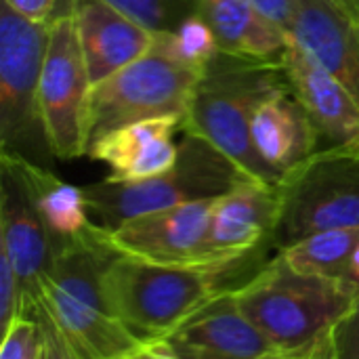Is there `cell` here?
Returning <instances> with one entry per match:
<instances>
[{
    "label": "cell",
    "instance_id": "26",
    "mask_svg": "<svg viewBox=\"0 0 359 359\" xmlns=\"http://www.w3.org/2000/svg\"><path fill=\"white\" fill-rule=\"evenodd\" d=\"M38 320H40V328H42V343H40V355L38 359H80V355L74 351V347L67 343V339L61 334V330L55 326V322L48 318V313L38 307V305H29Z\"/></svg>",
    "mask_w": 359,
    "mask_h": 359
},
{
    "label": "cell",
    "instance_id": "17",
    "mask_svg": "<svg viewBox=\"0 0 359 359\" xmlns=\"http://www.w3.org/2000/svg\"><path fill=\"white\" fill-rule=\"evenodd\" d=\"M288 34L347 86L359 105V19L334 0H294Z\"/></svg>",
    "mask_w": 359,
    "mask_h": 359
},
{
    "label": "cell",
    "instance_id": "9",
    "mask_svg": "<svg viewBox=\"0 0 359 359\" xmlns=\"http://www.w3.org/2000/svg\"><path fill=\"white\" fill-rule=\"evenodd\" d=\"M90 78L74 15L50 23L40 74V111L55 160L86 156V116Z\"/></svg>",
    "mask_w": 359,
    "mask_h": 359
},
{
    "label": "cell",
    "instance_id": "25",
    "mask_svg": "<svg viewBox=\"0 0 359 359\" xmlns=\"http://www.w3.org/2000/svg\"><path fill=\"white\" fill-rule=\"evenodd\" d=\"M332 359H359V294L349 311L330 328Z\"/></svg>",
    "mask_w": 359,
    "mask_h": 359
},
{
    "label": "cell",
    "instance_id": "8",
    "mask_svg": "<svg viewBox=\"0 0 359 359\" xmlns=\"http://www.w3.org/2000/svg\"><path fill=\"white\" fill-rule=\"evenodd\" d=\"M345 227H359V154L320 151L282 179L271 246Z\"/></svg>",
    "mask_w": 359,
    "mask_h": 359
},
{
    "label": "cell",
    "instance_id": "1",
    "mask_svg": "<svg viewBox=\"0 0 359 359\" xmlns=\"http://www.w3.org/2000/svg\"><path fill=\"white\" fill-rule=\"evenodd\" d=\"M286 86L282 67L219 53L200 74L181 133L206 139L252 181L280 187L282 177L255 149L250 124L257 107Z\"/></svg>",
    "mask_w": 359,
    "mask_h": 359
},
{
    "label": "cell",
    "instance_id": "2",
    "mask_svg": "<svg viewBox=\"0 0 359 359\" xmlns=\"http://www.w3.org/2000/svg\"><path fill=\"white\" fill-rule=\"evenodd\" d=\"M261 259V257H257ZM225 267H179L114 255L101 273L107 309L141 341H158L227 290L229 276L252 261Z\"/></svg>",
    "mask_w": 359,
    "mask_h": 359
},
{
    "label": "cell",
    "instance_id": "27",
    "mask_svg": "<svg viewBox=\"0 0 359 359\" xmlns=\"http://www.w3.org/2000/svg\"><path fill=\"white\" fill-rule=\"evenodd\" d=\"M11 8L29 21L53 23L59 17L74 15L76 0H4Z\"/></svg>",
    "mask_w": 359,
    "mask_h": 359
},
{
    "label": "cell",
    "instance_id": "6",
    "mask_svg": "<svg viewBox=\"0 0 359 359\" xmlns=\"http://www.w3.org/2000/svg\"><path fill=\"white\" fill-rule=\"evenodd\" d=\"M50 23L29 21L0 4V151L48 166V147L40 111V74Z\"/></svg>",
    "mask_w": 359,
    "mask_h": 359
},
{
    "label": "cell",
    "instance_id": "22",
    "mask_svg": "<svg viewBox=\"0 0 359 359\" xmlns=\"http://www.w3.org/2000/svg\"><path fill=\"white\" fill-rule=\"evenodd\" d=\"M156 46L175 61L198 72H202L221 53L212 29L198 13L185 19L175 32L156 34Z\"/></svg>",
    "mask_w": 359,
    "mask_h": 359
},
{
    "label": "cell",
    "instance_id": "10",
    "mask_svg": "<svg viewBox=\"0 0 359 359\" xmlns=\"http://www.w3.org/2000/svg\"><path fill=\"white\" fill-rule=\"evenodd\" d=\"M215 202L217 198L139 215L114 229L101 227V240L114 255L133 257L147 263L179 267H225L215 263L206 250V236ZM257 257L261 255L250 259Z\"/></svg>",
    "mask_w": 359,
    "mask_h": 359
},
{
    "label": "cell",
    "instance_id": "31",
    "mask_svg": "<svg viewBox=\"0 0 359 359\" xmlns=\"http://www.w3.org/2000/svg\"><path fill=\"white\" fill-rule=\"evenodd\" d=\"M334 2H337L339 6H343V8H345L347 13H351V15H353V17L358 19V11H355V0H334Z\"/></svg>",
    "mask_w": 359,
    "mask_h": 359
},
{
    "label": "cell",
    "instance_id": "5",
    "mask_svg": "<svg viewBox=\"0 0 359 359\" xmlns=\"http://www.w3.org/2000/svg\"><path fill=\"white\" fill-rule=\"evenodd\" d=\"M179 158L172 168L143 181H97L84 185L93 221L103 229L139 215L215 200L244 181H252L223 151L202 137L181 133Z\"/></svg>",
    "mask_w": 359,
    "mask_h": 359
},
{
    "label": "cell",
    "instance_id": "32",
    "mask_svg": "<svg viewBox=\"0 0 359 359\" xmlns=\"http://www.w3.org/2000/svg\"><path fill=\"white\" fill-rule=\"evenodd\" d=\"M355 11H358V19H359V0H355Z\"/></svg>",
    "mask_w": 359,
    "mask_h": 359
},
{
    "label": "cell",
    "instance_id": "19",
    "mask_svg": "<svg viewBox=\"0 0 359 359\" xmlns=\"http://www.w3.org/2000/svg\"><path fill=\"white\" fill-rule=\"evenodd\" d=\"M250 135L261 160L282 179L320 151V137L288 86L273 90L255 111Z\"/></svg>",
    "mask_w": 359,
    "mask_h": 359
},
{
    "label": "cell",
    "instance_id": "30",
    "mask_svg": "<svg viewBox=\"0 0 359 359\" xmlns=\"http://www.w3.org/2000/svg\"><path fill=\"white\" fill-rule=\"evenodd\" d=\"M130 359H175L158 341L143 343L135 353H130Z\"/></svg>",
    "mask_w": 359,
    "mask_h": 359
},
{
    "label": "cell",
    "instance_id": "28",
    "mask_svg": "<svg viewBox=\"0 0 359 359\" xmlns=\"http://www.w3.org/2000/svg\"><path fill=\"white\" fill-rule=\"evenodd\" d=\"M259 359H332V341L330 332L322 334L320 339L297 347V349H273L267 355Z\"/></svg>",
    "mask_w": 359,
    "mask_h": 359
},
{
    "label": "cell",
    "instance_id": "4",
    "mask_svg": "<svg viewBox=\"0 0 359 359\" xmlns=\"http://www.w3.org/2000/svg\"><path fill=\"white\" fill-rule=\"evenodd\" d=\"M231 294L276 349H297L330 332L358 299L359 288L301 271L276 255Z\"/></svg>",
    "mask_w": 359,
    "mask_h": 359
},
{
    "label": "cell",
    "instance_id": "12",
    "mask_svg": "<svg viewBox=\"0 0 359 359\" xmlns=\"http://www.w3.org/2000/svg\"><path fill=\"white\" fill-rule=\"evenodd\" d=\"M158 343L175 359H259L276 349L246 318L231 290L212 299Z\"/></svg>",
    "mask_w": 359,
    "mask_h": 359
},
{
    "label": "cell",
    "instance_id": "18",
    "mask_svg": "<svg viewBox=\"0 0 359 359\" xmlns=\"http://www.w3.org/2000/svg\"><path fill=\"white\" fill-rule=\"evenodd\" d=\"M0 162H6L23 183L48 231L53 250L97 238L99 225L90 217L82 187L65 183L48 166L34 164L13 154L0 151Z\"/></svg>",
    "mask_w": 359,
    "mask_h": 359
},
{
    "label": "cell",
    "instance_id": "29",
    "mask_svg": "<svg viewBox=\"0 0 359 359\" xmlns=\"http://www.w3.org/2000/svg\"><path fill=\"white\" fill-rule=\"evenodd\" d=\"M252 2L286 32L290 29L292 15H294V0H252Z\"/></svg>",
    "mask_w": 359,
    "mask_h": 359
},
{
    "label": "cell",
    "instance_id": "15",
    "mask_svg": "<svg viewBox=\"0 0 359 359\" xmlns=\"http://www.w3.org/2000/svg\"><path fill=\"white\" fill-rule=\"evenodd\" d=\"M74 19L90 84H99L147 55L156 34L105 0H76Z\"/></svg>",
    "mask_w": 359,
    "mask_h": 359
},
{
    "label": "cell",
    "instance_id": "16",
    "mask_svg": "<svg viewBox=\"0 0 359 359\" xmlns=\"http://www.w3.org/2000/svg\"><path fill=\"white\" fill-rule=\"evenodd\" d=\"M181 124L179 116L135 122L88 145L86 156L109 168L105 177L109 181H143L175 166L179 158L175 135L181 133Z\"/></svg>",
    "mask_w": 359,
    "mask_h": 359
},
{
    "label": "cell",
    "instance_id": "21",
    "mask_svg": "<svg viewBox=\"0 0 359 359\" xmlns=\"http://www.w3.org/2000/svg\"><path fill=\"white\" fill-rule=\"evenodd\" d=\"M292 267L343 280L359 288V227H345L309 236L278 250Z\"/></svg>",
    "mask_w": 359,
    "mask_h": 359
},
{
    "label": "cell",
    "instance_id": "13",
    "mask_svg": "<svg viewBox=\"0 0 359 359\" xmlns=\"http://www.w3.org/2000/svg\"><path fill=\"white\" fill-rule=\"evenodd\" d=\"M280 217V187L244 181L217 198L206 250L215 263L231 265L261 255L271 244Z\"/></svg>",
    "mask_w": 359,
    "mask_h": 359
},
{
    "label": "cell",
    "instance_id": "23",
    "mask_svg": "<svg viewBox=\"0 0 359 359\" xmlns=\"http://www.w3.org/2000/svg\"><path fill=\"white\" fill-rule=\"evenodd\" d=\"M154 34L175 32L198 13V0H105Z\"/></svg>",
    "mask_w": 359,
    "mask_h": 359
},
{
    "label": "cell",
    "instance_id": "33",
    "mask_svg": "<svg viewBox=\"0 0 359 359\" xmlns=\"http://www.w3.org/2000/svg\"><path fill=\"white\" fill-rule=\"evenodd\" d=\"M122 359H130V355H128V358H122Z\"/></svg>",
    "mask_w": 359,
    "mask_h": 359
},
{
    "label": "cell",
    "instance_id": "7",
    "mask_svg": "<svg viewBox=\"0 0 359 359\" xmlns=\"http://www.w3.org/2000/svg\"><path fill=\"white\" fill-rule=\"evenodd\" d=\"M202 72L191 69L160 46L90 88L86 149L101 137L151 118L187 114Z\"/></svg>",
    "mask_w": 359,
    "mask_h": 359
},
{
    "label": "cell",
    "instance_id": "14",
    "mask_svg": "<svg viewBox=\"0 0 359 359\" xmlns=\"http://www.w3.org/2000/svg\"><path fill=\"white\" fill-rule=\"evenodd\" d=\"M0 250L21 282L27 309L40 292L53 244L23 183L6 162H0Z\"/></svg>",
    "mask_w": 359,
    "mask_h": 359
},
{
    "label": "cell",
    "instance_id": "24",
    "mask_svg": "<svg viewBox=\"0 0 359 359\" xmlns=\"http://www.w3.org/2000/svg\"><path fill=\"white\" fill-rule=\"evenodd\" d=\"M42 343V328L36 311L27 307L21 311L8 330L2 334L0 359H38Z\"/></svg>",
    "mask_w": 359,
    "mask_h": 359
},
{
    "label": "cell",
    "instance_id": "11",
    "mask_svg": "<svg viewBox=\"0 0 359 359\" xmlns=\"http://www.w3.org/2000/svg\"><path fill=\"white\" fill-rule=\"evenodd\" d=\"M280 67L318 130L320 151L359 154V105L347 86L292 36Z\"/></svg>",
    "mask_w": 359,
    "mask_h": 359
},
{
    "label": "cell",
    "instance_id": "3",
    "mask_svg": "<svg viewBox=\"0 0 359 359\" xmlns=\"http://www.w3.org/2000/svg\"><path fill=\"white\" fill-rule=\"evenodd\" d=\"M114 252L97 238L53 250L40 292L32 305L42 307L80 359H122L145 341L111 316L101 292V273Z\"/></svg>",
    "mask_w": 359,
    "mask_h": 359
},
{
    "label": "cell",
    "instance_id": "20",
    "mask_svg": "<svg viewBox=\"0 0 359 359\" xmlns=\"http://www.w3.org/2000/svg\"><path fill=\"white\" fill-rule=\"evenodd\" d=\"M198 15L227 55L280 65L290 34L252 0H198Z\"/></svg>",
    "mask_w": 359,
    "mask_h": 359
}]
</instances>
